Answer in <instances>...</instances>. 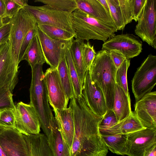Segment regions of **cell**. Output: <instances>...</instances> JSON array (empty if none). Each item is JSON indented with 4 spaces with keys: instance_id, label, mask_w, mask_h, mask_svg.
<instances>
[{
    "instance_id": "6da1fadb",
    "label": "cell",
    "mask_w": 156,
    "mask_h": 156,
    "mask_svg": "<svg viewBox=\"0 0 156 156\" xmlns=\"http://www.w3.org/2000/svg\"><path fill=\"white\" fill-rule=\"evenodd\" d=\"M74 130L70 156H106L108 152L102 138L99 124L104 116L94 114L82 98L70 99Z\"/></svg>"
},
{
    "instance_id": "7a4b0ae2",
    "label": "cell",
    "mask_w": 156,
    "mask_h": 156,
    "mask_svg": "<svg viewBox=\"0 0 156 156\" xmlns=\"http://www.w3.org/2000/svg\"><path fill=\"white\" fill-rule=\"evenodd\" d=\"M116 70L109 51L102 49L96 52L90 72L92 80L103 93L108 110L113 108Z\"/></svg>"
},
{
    "instance_id": "3957f363",
    "label": "cell",
    "mask_w": 156,
    "mask_h": 156,
    "mask_svg": "<svg viewBox=\"0 0 156 156\" xmlns=\"http://www.w3.org/2000/svg\"><path fill=\"white\" fill-rule=\"evenodd\" d=\"M43 65L38 64L31 68L30 104L35 109L39 118L41 128L44 133L50 129L54 117L49 104Z\"/></svg>"
},
{
    "instance_id": "277c9868",
    "label": "cell",
    "mask_w": 156,
    "mask_h": 156,
    "mask_svg": "<svg viewBox=\"0 0 156 156\" xmlns=\"http://www.w3.org/2000/svg\"><path fill=\"white\" fill-rule=\"evenodd\" d=\"M72 26L75 38L83 41L90 39L104 42L115 35L117 29L105 24L78 9L72 13Z\"/></svg>"
},
{
    "instance_id": "5b68a950",
    "label": "cell",
    "mask_w": 156,
    "mask_h": 156,
    "mask_svg": "<svg viewBox=\"0 0 156 156\" xmlns=\"http://www.w3.org/2000/svg\"><path fill=\"white\" fill-rule=\"evenodd\" d=\"M23 8L33 17L37 25L54 27L75 35L72 26V13L56 10L46 5L39 6L28 5Z\"/></svg>"
},
{
    "instance_id": "8992f818",
    "label": "cell",
    "mask_w": 156,
    "mask_h": 156,
    "mask_svg": "<svg viewBox=\"0 0 156 156\" xmlns=\"http://www.w3.org/2000/svg\"><path fill=\"white\" fill-rule=\"evenodd\" d=\"M156 84V56L149 54L137 68L132 81L136 102L151 92Z\"/></svg>"
},
{
    "instance_id": "52a82bcc",
    "label": "cell",
    "mask_w": 156,
    "mask_h": 156,
    "mask_svg": "<svg viewBox=\"0 0 156 156\" xmlns=\"http://www.w3.org/2000/svg\"><path fill=\"white\" fill-rule=\"evenodd\" d=\"M19 64L8 40L0 46V95L13 91L18 81Z\"/></svg>"
},
{
    "instance_id": "ba28073f",
    "label": "cell",
    "mask_w": 156,
    "mask_h": 156,
    "mask_svg": "<svg viewBox=\"0 0 156 156\" xmlns=\"http://www.w3.org/2000/svg\"><path fill=\"white\" fill-rule=\"evenodd\" d=\"M9 21L11 28L9 40L15 60L19 64V54L23 41L28 31L37 24L33 17L23 8L21 9Z\"/></svg>"
},
{
    "instance_id": "9c48e42d",
    "label": "cell",
    "mask_w": 156,
    "mask_h": 156,
    "mask_svg": "<svg viewBox=\"0 0 156 156\" xmlns=\"http://www.w3.org/2000/svg\"><path fill=\"white\" fill-rule=\"evenodd\" d=\"M134 32L143 41L156 49V0H146Z\"/></svg>"
},
{
    "instance_id": "30bf717a",
    "label": "cell",
    "mask_w": 156,
    "mask_h": 156,
    "mask_svg": "<svg viewBox=\"0 0 156 156\" xmlns=\"http://www.w3.org/2000/svg\"><path fill=\"white\" fill-rule=\"evenodd\" d=\"M0 145L8 156H30L26 135L15 128L0 126Z\"/></svg>"
},
{
    "instance_id": "8fae6325",
    "label": "cell",
    "mask_w": 156,
    "mask_h": 156,
    "mask_svg": "<svg viewBox=\"0 0 156 156\" xmlns=\"http://www.w3.org/2000/svg\"><path fill=\"white\" fill-rule=\"evenodd\" d=\"M15 128L26 135L40 133L39 118L34 108L30 104L20 101L15 105Z\"/></svg>"
},
{
    "instance_id": "7c38bea8",
    "label": "cell",
    "mask_w": 156,
    "mask_h": 156,
    "mask_svg": "<svg viewBox=\"0 0 156 156\" xmlns=\"http://www.w3.org/2000/svg\"><path fill=\"white\" fill-rule=\"evenodd\" d=\"M82 98L95 114L104 116L108 109L103 93L93 81L90 70L86 72L82 87Z\"/></svg>"
},
{
    "instance_id": "4fadbf2b",
    "label": "cell",
    "mask_w": 156,
    "mask_h": 156,
    "mask_svg": "<svg viewBox=\"0 0 156 156\" xmlns=\"http://www.w3.org/2000/svg\"><path fill=\"white\" fill-rule=\"evenodd\" d=\"M142 43L132 34L114 35L105 41L102 49L108 51L116 50L121 52L126 59L138 56L142 50Z\"/></svg>"
},
{
    "instance_id": "5bb4252c",
    "label": "cell",
    "mask_w": 156,
    "mask_h": 156,
    "mask_svg": "<svg viewBox=\"0 0 156 156\" xmlns=\"http://www.w3.org/2000/svg\"><path fill=\"white\" fill-rule=\"evenodd\" d=\"M37 33L45 62L50 67L57 68L60 61L65 55L67 48L70 46L73 39L69 41L51 39L44 33L37 25Z\"/></svg>"
},
{
    "instance_id": "9a60e30c",
    "label": "cell",
    "mask_w": 156,
    "mask_h": 156,
    "mask_svg": "<svg viewBox=\"0 0 156 156\" xmlns=\"http://www.w3.org/2000/svg\"><path fill=\"white\" fill-rule=\"evenodd\" d=\"M49 103L53 108L62 110L67 108L69 100L62 85L57 68L50 67L44 73Z\"/></svg>"
},
{
    "instance_id": "2e32d148",
    "label": "cell",
    "mask_w": 156,
    "mask_h": 156,
    "mask_svg": "<svg viewBox=\"0 0 156 156\" xmlns=\"http://www.w3.org/2000/svg\"><path fill=\"white\" fill-rule=\"evenodd\" d=\"M156 144V129L146 128L127 134L129 156H143L145 150Z\"/></svg>"
},
{
    "instance_id": "e0dca14e",
    "label": "cell",
    "mask_w": 156,
    "mask_h": 156,
    "mask_svg": "<svg viewBox=\"0 0 156 156\" xmlns=\"http://www.w3.org/2000/svg\"><path fill=\"white\" fill-rule=\"evenodd\" d=\"M134 114L146 128L156 129V92L144 96L134 105Z\"/></svg>"
},
{
    "instance_id": "ac0fdd59",
    "label": "cell",
    "mask_w": 156,
    "mask_h": 156,
    "mask_svg": "<svg viewBox=\"0 0 156 156\" xmlns=\"http://www.w3.org/2000/svg\"><path fill=\"white\" fill-rule=\"evenodd\" d=\"M63 139L70 151L73 138L74 123L73 109L69 106L62 110L53 108Z\"/></svg>"
},
{
    "instance_id": "d6986e66",
    "label": "cell",
    "mask_w": 156,
    "mask_h": 156,
    "mask_svg": "<svg viewBox=\"0 0 156 156\" xmlns=\"http://www.w3.org/2000/svg\"><path fill=\"white\" fill-rule=\"evenodd\" d=\"M44 134L53 156H70L69 150L63 139L60 127L55 117L50 129Z\"/></svg>"
},
{
    "instance_id": "ffe728a7",
    "label": "cell",
    "mask_w": 156,
    "mask_h": 156,
    "mask_svg": "<svg viewBox=\"0 0 156 156\" xmlns=\"http://www.w3.org/2000/svg\"><path fill=\"white\" fill-rule=\"evenodd\" d=\"M76 1L77 9L99 21L116 28L111 16L98 0H76Z\"/></svg>"
},
{
    "instance_id": "44dd1931",
    "label": "cell",
    "mask_w": 156,
    "mask_h": 156,
    "mask_svg": "<svg viewBox=\"0 0 156 156\" xmlns=\"http://www.w3.org/2000/svg\"><path fill=\"white\" fill-rule=\"evenodd\" d=\"M145 128L132 112L126 118L100 132L101 135L127 134Z\"/></svg>"
},
{
    "instance_id": "7402d4cb",
    "label": "cell",
    "mask_w": 156,
    "mask_h": 156,
    "mask_svg": "<svg viewBox=\"0 0 156 156\" xmlns=\"http://www.w3.org/2000/svg\"><path fill=\"white\" fill-rule=\"evenodd\" d=\"M119 122L126 118L132 112L130 95H127L122 89L116 83L112 109Z\"/></svg>"
},
{
    "instance_id": "603a6c76",
    "label": "cell",
    "mask_w": 156,
    "mask_h": 156,
    "mask_svg": "<svg viewBox=\"0 0 156 156\" xmlns=\"http://www.w3.org/2000/svg\"><path fill=\"white\" fill-rule=\"evenodd\" d=\"M26 136L30 149V156H53L44 134L40 133Z\"/></svg>"
},
{
    "instance_id": "cb8c5ba5",
    "label": "cell",
    "mask_w": 156,
    "mask_h": 156,
    "mask_svg": "<svg viewBox=\"0 0 156 156\" xmlns=\"http://www.w3.org/2000/svg\"><path fill=\"white\" fill-rule=\"evenodd\" d=\"M26 60L33 68L38 64H43L45 62L43 51L36 32L22 60Z\"/></svg>"
},
{
    "instance_id": "d4e9b609",
    "label": "cell",
    "mask_w": 156,
    "mask_h": 156,
    "mask_svg": "<svg viewBox=\"0 0 156 156\" xmlns=\"http://www.w3.org/2000/svg\"><path fill=\"white\" fill-rule=\"evenodd\" d=\"M101 137L108 150L117 154L127 155V134L101 135Z\"/></svg>"
},
{
    "instance_id": "484cf974",
    "label": "cell",
    "mask_w": 156,
    "mask_h": 156,
    "mask_svg": "<svg viewBox=\"0 0 156 156\" xmlns=\"http://www.w3.org/2000/svg\"><path fill=\"white\" fill-rule=\"evenodd\" d=\"M84 41L73 39L70 45V51L78 75L82 86L86 71L84 66L82 54V48Z\"/></svg>"
},
{
    "instance_id": "4316f807",
    "label": "cell",
    "mask_w": 156,
    "mask_h": 156,
    "mask_svg": "<svg viewBox=\"0 0 156 156\" xmlns=\"http://www.w3.org/2000/svg\"><path fill=\"white\" fill-rule=\"evenodd\" d=\"M70 47V46L66 50L65 57L73 86L74 97L81 98L82 85L72 57Z\"/></svg>"
},
{
    "instance_id": "83f0119b",
    "label": "cell",
    "mask_w": 156,
    "mask_h": 156,
    "mask_svg": "<svg viewBox=\"0 0 156 156\" xmlns=\"http://www.w3.org/2000/svg\"><path fill=\"white\" fill-rule=\"evenodd\" d=\"M60 81L68 99L74 97V90L67 66L65 55L57 68Z\"/></svg>"
},
{
    "instance_id": "f1b7e54d",
    "label": "cell",
    "mask_w": 156,
    "mask_h": 156,
    "mask_svg": "<svg viewBox=\"0 0 156 156\" xmlns=\"http://www.w3.org/2000/svg\"><path fill=\"white\" fill-rule=\"evenodd\" d=\"M56 10L72 13L77 6L76 0H35Z\"/></svg>"
},
{
    "instance_id": "f546056e",
    "label": "cell",
    "mask_w": 156,
    "mask_h": 156,
    "mask_svg": "<svg viewBox=\"0 0 156 156\" xmlns=\"http://www.w3.org/2000/svg\"><path fill=\"white\" fill-rule=\"evenodd\" d=\"M37 26L47 35L53 39L69 41L75 37V34L59 28L45 25Z\"/></svg>"
},
{
    "instance_id": "4dcf8cb0",
    "label": "cell",
    "mask_w": 156,
    "mask_h": 156,
    "mask_svg": "<svg viewBox=\"0 0 156 156\" xmlns=\"http://www.w3.org/2000/svg\"><path fill=\"white\" fill-rule=\"evenodd\" d=\"M110 16L117 30H123L125 27L118 0H106Z\"/></svg>"
},
{
    "instance_id": "1f68e13d",
    "label": "cell",
    "mask_w": 156,
    "mask_h": 156,
    "mask_svg": "<svg viewBox=\"0 0 156 156\" xmlns=\"http://www.w3.org/2000/svg\"><path fill=\"white\" fill-rule=\"evenodd\" d=\"M130 59H126L116 70V83L124 91L127 95H129L128 87L127 71L130 65Z\"/></svg>"
},
{
    "instance_id": "d6a6232c",
    "label": "cell",
    "mask_w": 156,
    "mask_h": 156,
    "mask_svg": "<svg viewBox=\"0 0 156 156\" xmlns=\"http://www.w3.org/2000/svg\"><path fill=\"white\" fill-rule=\"evenodd\" d=\"M96 54L93 45H91L88 42L83 43L82 54L83 63L86 72L90 70Z\"/></svg>"
},
{
    "instance_id": "836d02e7",
    "label": "cell",
    "mask_w": 156,
    "mask_h": 156,
    "mask_svg": "<svg viewBox=\"0 0 156 156\" xmlns=\"http://www.w3.org/2000/svg\"><path fill=\"white\" fill-rule=\"evenodd\" d=\"M15 109L7 108L0 111V126L15 128Z\"/></svg>"
},
{
    "instance_id": "e575fe53",
    "label": "cell",
    "mask_w": 156,
    "mask_h": 156,
    "mask_svg": "<svg viewBox=\"0 0 156 156\" xmlns=\"http://www.w3.org/2000/svg\"><path fill=\"white\" fill-rule=\"evenodd\" d=\"M125 26L133 20L132 0H118Z\"/></svg>"
},
{
    "instance_id": "d590c367",
    "label": "cell",
    "mask_w": 156,
    "mask_h": 156,
    "mask_svg": "<svg viewBox=\"0 0 156 156\" xmlns=\"http://www.w3.org/2000/svg\"><path fill=\"white\" fill-rule=\"evenodd\" d=\"M115 115L112 110H108L100 122L99 128L100 131L111 127L117 123Z\"/></svg>"
},
{
    "instance_id": "8d00e7d4",
    "label": "cell",
    "mask_w": 156,
    "mask_h": 156,
    "mask_svg": "<svg viewBox=\"0 0 156 156\" xmlns=\"http://www.w3.org/2000/svg\"><path fill=\"white\" fill-rule=\"evenodd\" d=\"M37 25L30 30L27 33L21 44L19 54V62L22 61L23 58L29 47L32 40L37 31Z\"/></svg>"
},
{
    "instance_id": "74e56055",
    "label": "cell",
    "mask_w": 156,
    "mask_h": 156,
    "mask_svg": "<svg viewBox=\"0 0 156 156\" xmlns=\"http://www.w3.org/2000/svg\"><path fill=\"white\" fill-rule=\"evenodd\" d=\"M12 93L9 91L0 95V111L7 108H15Z\"/></svg>"
},
{
    "instance_id": "f35d334b",
    "label": "cell",
    "mask_w": 156,
    "mask_h": 156,
    "mask_svg": "<svg viewBox=\"0 0 156 156\" xmlns=\"http://www.w3.org/2000/svg\"><path fill=\"white\" fill-rule=\"evenodd\" d=\"M3 1L5 5V18L11 19L22 8L12 0Z\"/></svg>"
},
{
    "instance_id": "ab89813d",
    "label": "cell",
    "mask_w": 156,
    "mask_h": 156,
    "mask_svg": "<svg viewBox=\"0 0 156 156\" xmlns=\"http://www.w3.org/2000/svg\"><path fill=\"white\" fill-rule=\"evenodd\" d=\"M146 0H132L133 20L136 22L140 19Z\"/></svg>"
},
{
    "instance_id": "60d3db41",
    "label": "cell",
    "mask_w": 156,
    "mask_h": 156,
    "mask_svg": "<svg viewBox=\"0 0 156 156\" xmlns=\"http://www.w3.org/2000/svg\"><path fill=\"white\" fill-rule=\"evenodd\" d=\"M109 52L113 62L117 69L126 59L124 55L117 50H112L109 51Z\"/></svg>"
},
{
    "instance_id": "b9f144b4",
    "label": "cell",
    "mask_w": 156,
    "mask_h": 156,
    "mask_svg": "<svg viewBox=\"0 0 156 156\" xmlns=\"http://www.w3.org/2000/svg\"><path fill=\"white\" fill-rule=\"evenodd\" d=\"M11 25L9 21L4 23L0 28V45L7 42L9 40L10 31Z\"/></svg>"
},
{
    "instance_id": "7bdbcfd3",
    "label": "cell",
    "mask_w": 156,
    "mask_h": 156,
    "mask_svg": "<svg viewBox=\"0 0 156 156\" xmlns=\"http://www.w3.org/2000/svg\"><path fill=\"white\" fill-rule=\"evenodd\" d=\"M143 156H156V144L146 149Z\"/></svg>"
},
{
    "instance_id": "ee69618b",
    "label": "cell",
    "mask_w": 156,
    "mask_h": 156,
    "mask_svg": "<svg viewBox=\"0 0 156 156\" xmlns=\"http://www.w3.org/2000/svg\"><path fill=\"white\" fill-rule=\"evenodd\" d=\"M0 17L3 19L5 18V5L3 0H0Z\"/></svg>"
},
{
    "instance_id": "f6af8a7d",
    "label": "cell",
    "mask_w": 156,
    "mask_h": 156,
    "mask_svg": "<svg viewBox=\"0 0 156 156\" xmlns=\"http://www.w3.org/2000/svg\"><path fill=\"white\" fill-rule=\"evenodd\" d=\"M21 8H23L28 5L27 0H12Z\"/></svg>"
},
{
    "instance_id": "bcb514c9",
    "label": "cell",
    "mask_w": 156,
    "mask_h": 156,
    "mask_svg": "<svg viewBox=\"0 0 156 156\" xmlns=\"http://www.w3.org/2000/svg\"><path fill=\"white\" fill-rule=\"evenodd\" d=\"M101 4L108 14L110 16L109 8L106 0H98Z\"/></svg>"
},
{
    "instance_id": "7dc6e473",
    "label": "cell",
    "mask_w": 156,
    "mask_h": 156,
    "mask_svg": "<svg viewBox=\"0 0 156 156\" xmlns=\"http://www.w3.org/2000/svg\"><path fill=\"white\" fill-rule=\"evenodd\" d=\"M0 156H8L0 145Z\"/></svg>"
},
{
    "instance_id": "c3c4849f",
    "label": "cell",
    "mask_w": 156,
    "mask_h": 156,
    "mask_svg": "<svg viewBox=\"0 0 156 156\" xmlns=\"http://www.w3.org/2000/svg\"><path fill=\"white\" fill-rule=\"evenodd\" d=\"M3 19L0 17V28H1L4 24L3 23Z\"/></svg>"
}]
</instances>
